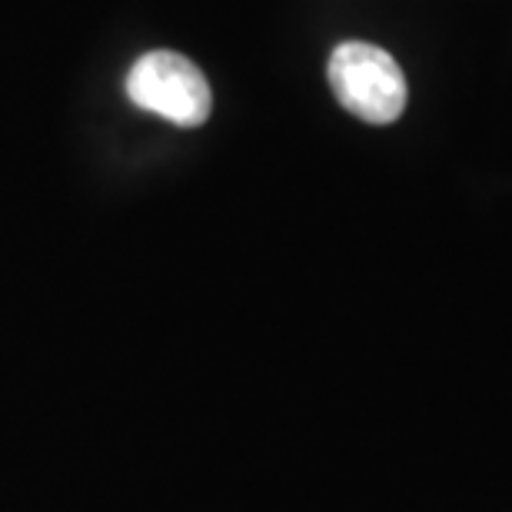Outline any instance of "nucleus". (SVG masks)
<instances>
[{"label": "nucleus", "instance_id": "f257e3e1", "mask_svg": "<svg viewBox=\"0 0 512 512\" xmlns=\"http://www.w3.org/2000/svg\"><path fill=\"white\" fill-rule=\"evenodd\" d=\"M330 87L336 100L366 124H393L406 110V77L383 47L346 40L330 57Z\"/></svg>", "mask_w": 512, "mask_h": 512}, {"label": "nucleus", "instance_id": "f03ea898", "mask_svg": "<svg viewBox=\"0 0 512 512\" xmlns=\"http://www.w3.org/2000/svg\"><path fill=\"white\" fill-rule=\"evenodd\" d=\"M127 97L140 110L157 114L177 127L207 124L213 110V94L203 70L173 50H150L130 67Z\"/></svg>", "mask_w": 512, "mask_h": 512}]
</instances>
